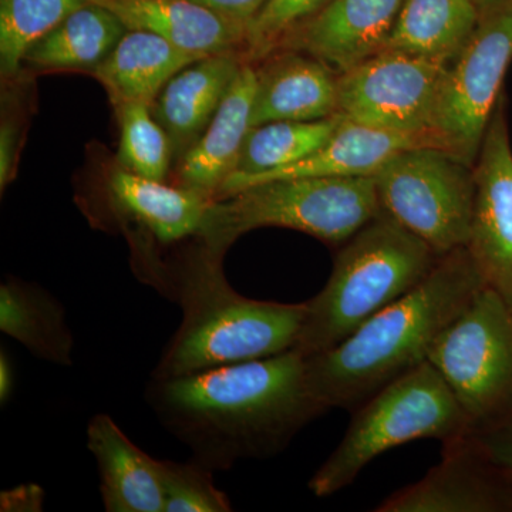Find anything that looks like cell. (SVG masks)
<instances>
[{
	"label": "cell",
	"instance_id": "obj_4",
	"mask_svg": "<svg viewBox=\"0 0 512 512\" xmlns=\"http://www.w3.org/2000/svg\"><path fill=\"white\" fill-rule=\"evenodd\" d=\"M440 256L389 215H379L339 249L328 284L306 302L295 348L332 349L426 279Z\"/></svg>",
	"mask_w": 512,
	"mask_h": 512
},
{
	"label": "cell",
	"instance_id": "obj_34",
	"mask_svg": "<svg viewBox=\"0 0 512 512\" xmlns=\"http://www.w3.org/2000/svg\"><path fill=\"white\" fill-rule=\"evenodd\" d=\"M478 8L481 10L491 8V6L497 5L501 0H476Z\"/></svg>",
	"mask_w": 512,
	"mask_h": 512
},
{
	"label": "cell",
	"instance_id": "obj_27",
	"mask_svg": "<svg viewBox=\"0 0 512 512\" xmlns=\"http://www.w3.org/2000/svg\"><path fill=\"white\" fill-rule=\"evenodd\" d=\"M120 124L119 164L130 173L164 181L173 146L153 107L128 103L116 107Z\"/></svg>",
	"mask_w": 512,
	"mask_h": 512
},
{
	"label": "cell",
	"instance_id": "obj_12",
	"mask_svg": "<svg viewBox=\"0 0 512 512\" xmlns=\"http://www.w3.org/2000/svg\"><path fill=\"white\" fill-rule=\"evenodd\" d=\"M512 510V481L485 453L473 431L444 441L437 466L387 497L377 512Z\"/></svg>",
	"mask_w": 512,
	"mask_h": 512
},
{
	"label": "cell",
	"instance_id": "obj_33",
	"mask_svg": "<svg viewBox=\"0 0 512 512\" xmlns=\"http://www.w3.org/2000/svg\"><path fill=\"white\" fill-rule=\"evenodd\" d=\"M15 387V373H13L12 360L5 350L0 352V402H9Z\"/></svg>",
	"mask_w": 512,
	"mask_h": 512
},
{
	"label": "cell",
	"instance_id": "obj_1",
	"mask_svg": "<svg viewBox=\"0 0 512 512\" xmlns=\"http://www.w3.org/2000/svg\"><path fill=\"white\" fill-rule=\"evenodd\" d=\"M147 400L161 424L214 471L281 453L328 412L306 379V357L279 355L171 379H153Z\"/></svg>",
	"mask_w": 512,
	"mask_h": 512
},
{
	"label": "cell",
	"instance_id": "obj_3",
	"mask_svg": "<svg viewBox=\"0 0 512 512\" xmlns=\"http://www.w3.org/2000/svg\"><path fill=\"white\" fill-rule=\"evenodd\" d=\"M222 259L224 255L200 242L165 275L161 291L180 303L183 320L165 346L153 379L264 359L298 343L306 302L256 301L239 295L225 278Z\"/></svg>",
	"mask_w": 512,
	"mask_h": 512
},
{
	"label": "cell",
	"instance_id": "obj_7",
	"mask_svg": "<svg viewBox=\"0 0 512 512\" xmlns=\"http://www.w3.org/2000/svg\"><path fill=\"white\" fill-rule=\"evenodd\" d=\"M427 362L473 431L504 419L512 413V309L484 286L434 340Z\"/></svg>",
	"mask_w": 512,
	"mask_h": 512
},
{
	"label": "cell",
	"instance_id": "obj_21",
	"mask_svg": "<svg viewBox=\"0 0 512 512\" xmlns=\"http://www.w3.org/2000/svg\"><path fill=\"white\" fill-rule=\"evenodd\" d=\"M421 146L433 144L424 138L365 126L343 116L335 133L319 150L298 163L258 178L251 185L289 178L373 177L397 154Z\"/></svg>",
	"mask_w": 512,
	"mask_h": 512
},
{
	"label": "cell",
	"instance_id": "obj_20",
	"mask_svg": "<svg viewBox=\"0 0 512 512\" xmlns=\"http://www.w3.org/2000/svg\"><path fill=\"white\" fill-rule=\"evenodd\" d=\"M202 57L154 33L128 29L93 74L109 93L114 107L128 103L153 107L165 84Z\"/></svg>",
	"mask_w": 512,
	"mask_h": 512
},
{
	"label": "cell",
	"instance_id": "obj_30",
	"mask_svg": "<svg viewBox=\"0 0 512 512\" xmlns=\"http://www.w3.org/2000/svg\"><path fill=\"white\" fill-rule=\"evenodd\" d=\"M473 433L495 466L500 467L512 481V413Z\"/></svg>",
	"mask_w": 512,
	"mask_h": 512
},
{
	"label": "cell",
	"instance_id": "obj_15",
	"mask_svg": "<svg viewBox=\"0 0 512 512\" xmlns=\"http://www.w3.org/2000/svg\"><path fill=\"white\" fill-rule=\"evenodd\" d=\"M87 447L96 458L106 511L164 512L161 460L137 447L110 416L90 420Z\"/></svg>",
	"mask_w": 512,
	"mask_h": 512
},
{
	"label": "cell",
	"instance_id": "obj_23",
	"mask_svg": "<svg viewBox=\"0 0 512 512\" xmlns=\"http://www.w3.org/2000/svg\"><path fill=\"white\" fill-rule=\"evenodd\" d=\"M342 114L313 121H271L251 127L234 171L215 200L244 190L258 178L311 156L332 137Z\"/></svg>",
	"mask_w": 512,
	"mask_h": 512
},
{
	"label": "cell",
	"instance_id": "obj_6",
	"mask_svg": "<svg viewBox=\"0 0 512 512\" xmlns=\"http://www.w3.org/2000/svg\"><path fill=\"white\" fill-rule=\"evenodd\" d=\"M470 431V420L437 370L421 363L353 410L345 436L309 488L316 497H330L349 487L380 454L417 440L444 443Z\"/></svg>",
	"mask_w": 512,
	"mask_h": 512
},
{
	"label": "cell",
	"instance_id": "obj_14",
	"mask_svg": "<svg viewBox=\"0 0 512 512\" xmlns=\"http://www.w3.org/2000/svg\"><path fill=\"white\" fill-rule=\"evenodd\" d=\"M256 76L252 127L271 121L322 120L339 114V73L316 57L286 50L256 69Z\"/></svg>",
	"mask_w": 512,
	"mask_h": 512
},
{
	"label": "cell",
	"instance_id": "obj_22",
	"mask_svg": "<svg viewBox=\"0 0 512 512\" xmlns=\"http://www.w3.org/2000/svg\"><path fill=\"white\" fill-rule=\"evenodd\" d=\"M480 15L476 0H404L383 50L450 66Z\"/></svg>",
	"mask_w": 512,
	"mask_h": 512
},
{
	"label": "cell",
	"instance_id": "obj_18",
	"mask_svg": "<svg viewBox=\"0 0 512 512\" xmlns=\"http://www.w3.org/2000/svg\"><path fill=\"white\" fill-rule=\"evenodd\" d=\"M256 83L255 67L244 63L204 133L180 158L178 185L215 201L221 185L234 171L251 130Z\"/></svg>",
	"mask_w": 512,
	"mask_h": 512
},
{
	"label": "cell",
	"instance_id": "obj_8",
	"mask_svg": "<svg viewBox=\"0 0 512 512\" xmlns=\"http://www.w3.org/2000/svg\"><path fill=\"white\" fill-rule=\"evenodd\" d=\"M373 177L384 214L437 255L467 247L476 197L474 165L443 148L421 146L397 154Z\"/></svg>",
	"mask_w": 512,
	"mask_h": 512
},
{
	"label": "cell",
	"instance_id": "obj_17",
	"mask_svg": "<svg viewBox=\"0 0 512 512\" xmlns=\"http://www.w3.org/2000/svg\"><path fill=\"white\" fill-rule=\"evenodd\" d=\"M244 63L237 52L205 56L165 84L154 101L153 113L178 157L204 133Z\"/></svg>",
	"mask_w": 512,
	"mask_h": 512
},
{
	"label": "cell",
	"instance_id": "obj_19",
	"mask_svg": "<svg viewBox=\"0 0 512 512\" xmlns=\"http://www.w3.org/2000/svg\"><path fill=\"white\" fill-rule=\"evenodd\" d=\"M107 191L119 214L150 232L161 244L197 235L210 210L211 197L190 188L171 187L119 167L111 171Z\"/></svg>",
	"mask_w": 512,
	"mask_h": 512
},
{
	"label": "cell",
	"instance_id": "obj_26",
	"mask_svg": "<svg viewBox=\"0 0 512 512\" xmlns=\"http://www.w3.org/2000/svg\"><path fill=\"white\" fill-rule=\"evenodd\" d=\"M83 5L86 0H0L2 76H15L30 47Z\"/></svg>",
	"mask_w": 512,
	"mask_h": 512
},
{
	"label": "cell",
	"instance_id": "obj_2",
	"mask_svg": "<svg viewBox=\"0 0 512 512\" xmlns=\"http://www.w3.org/2000/svg\"><path fill=\"white\" fill-rule=\"evenodd\" d=\"M485 286L467 248L440 256L413 291L332 349L306 357V379L326 409L356 410L397 377L427 362L434 340Z\"/></svg>",
	"mask_w": 512,
	"mask_h": 512
},
{
	"label": "cell",
	"instance_id": "obj_32",
	"mask_svg": "<svg viewBox=\"0 0 512 512\" xmlns=\"http://www.w3.org/2000/svg\"><path fill=\"white\" fill-rule=\"evenodd\" d=\"M43 493L37 485H22L2 494V511L42 510Z\"/></svg>",
	"mask_w": 512,
	"mask_h": 512
},
{
	"label": "cell",
	"instance_id": "obj_9",
	"mask_svg": "<svg viewBox=\"0 0 512 512\" xmlns=\"http://www.w3.org/2000/svg\"><path fill=\"white\" fill-rule=\"evenodd\" d=\"M512 62V0L481 10L473 35L448 67L431 136L474 165Z\"/></svg>",
	"mask_w": 512,
	"mask_h": 512
},
{
	"label": "cell",
	"instance_id": "obj_31",
	"mask_svg": "<svg viewBox=\"0 0 512 512\" xmlns=\"http://www.w3.org/2000/svg\"><path fill=\"white\" fill-rule=\"evenodd\" d=\"M195 2L207 6L218 15L248 26L256 13L265 5L266 0H195Z\"/></svg>",
	"mask_w": 512,
	"mask_h": 512
},
{
	"label": "cell",
	"instance_id": "obj_11",
	"mask_svg": "<svg viewBox=\"0 0 512 512\" xmlns=\"http://www.w3.org/2000/svg\"><path fill=\"white\" fill-rule=\"evenodd\" d=\"M501 94L474 163L473 218L467 251L485 286L512 309V147Z\"/></svg>",
	"mask_w": 512,
	"mask_h": 512
},
{
	"label": "cell",
	"instance_id": "obj_25",
	"mask_svg": "<svg viewBox=\"0 0 512 512\" xmlns=\"http://www.w3.org/2000/svg\"><path fill=\"white\" fill-rule=\"evenodd\" d=\"M113 12L87 2L30 47L23 62L50 70H93L126 35Z\"/></svg>",
	"mask_w": 512,
	"mask_h": 512
},
{
	"label": "cell",
	"instance_id": "obj_28",
	"mask_svg": "<svg viewBox=\"0 0 512 512\" xmlns=\"http://www.w3.org/2000/svg\"><path fill=\"white\" fill-rule=\"evenodd\" d=\"M164 512L232 511L228 495L214 483V471L191 458L187 463L161 460Z\"/></svg>",
	"mask_w": 512,
	"mask_h": 512
},
{
	"label": "cell",
	"instance_id": "obj_13",
	"mask_svg": "<svg viewBox=\"0 0 512 512\" xmlns=\"http://www.w3.org/2000/svg\"><path fill=\"white\" fill-rule=\"evenodd\" d=\"M404 0H332L279 49L316 57L343 73L382 52Z\"/></svg>",
	"mask_w": 512,
	"mask_h": 512
},
{
	"label": "cell",
	"instance_id": "obj_10",
	"mask_svg": "<svg viewBox=\"0 0 512 512\" xmlns=\"http://www.w3.org/2000/svg\"><path fill=\"white\" fill-rule=\"evenodd\" d=\"M448 67L383 50L339 74V113L356 123L424 138L439 147L431 128Z\"/></svg>",
	"mask_w": 512,
	"mask_h": 512
},
{
	"label": "cell",
	"instance_id": "obj_24",
	"mask_svg": "<svg viewBox=\"0 0 512 512\" xmlns=\"http://www.w3.org/2000/svg\"><path fill=\"white\" fill-rule=\"evenodd\" d=\"M0 330L39 359L73 365L74 339L62 303L40 286L8 279L0 286Z\"/></svg>",
	"mask_w": 512,
	"mask_h": 512
},
{
	"label": "cell",
	"instance_id": "obj_29",
	"mask_svg": "<svg viewBox=\"0 0 512 512\" xmlns=\"http://www.w3.org/2000/svg\"><path fill=\"white\" fill-rule=\"evenodd\" d=\"M332 0H266L248 23L245 52L251 59L274 53L295 30L305 25Z\"/></svg>",
	"mask_w": 512,
	"mask_h": 512
},
{
	"label": "cell",
	"instance_id": "obj_5",
	"mask_svg": "<svg viewBox=\"0 0 512 512\" xmlns=\"http://www.w3.org/2000/svg\"><path fill=\"white\" fill-rule=\"evenodd\" d=\"M380 212L375 177L266 181L212 202L195 237L220 255L241 235L264 227L295 229L342 245Z\"/></svg>",
	"mask_w": 512,
	"mask_h": 512
},
{
	"label": "cell",
	"instance_id": "obj_16",
	"mask_svg": "<svg viewBox=\"0 0 512 512\" xmlns=\"http://www.w3.org/2000/svg\"><path fill=\"white\" fill-rule=\"evenodd\" d=\"M109 9L130 30H146L198 56L237 52L247 26L195 0H87Z\"/></svg>",
	"mask_w": 512,
	"mask_h": 512
}]
</instances>
